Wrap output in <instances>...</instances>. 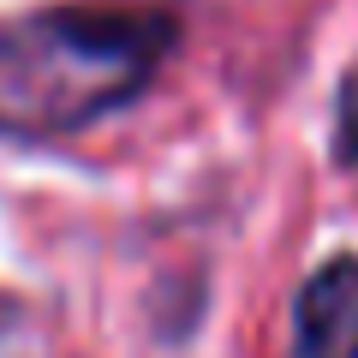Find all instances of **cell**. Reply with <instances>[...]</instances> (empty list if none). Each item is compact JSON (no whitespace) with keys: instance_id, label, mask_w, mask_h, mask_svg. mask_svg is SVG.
<instances>
[{"instance_id":"cell-1","label":"cell","mask_w":358,"mask_h":358,"mask_svg":"<svg viewBox=\"0 0 358 358\" xmlns=\"http://www.w3.org/2000/svg\"><path fill=\"white\" fill-rule=\"evenodd\" d=\"M179 24L167 13L36 6L0 18V138H66L155 84Z\"/></svg>"},{"instance_id":"cell-2","label":"cell","mask_w":358,"mask_h":358,"mask_svg":"<svg viewBox=\"0 0 358 358\" xmlns=\"http://www.w3.org/2000/svg\"><path fill=\"white\" fill-rule=\"evenodd\" d=\"M293 334L299 358H358V257H334L305 281Z\"/></svg>"}]
</instances>
